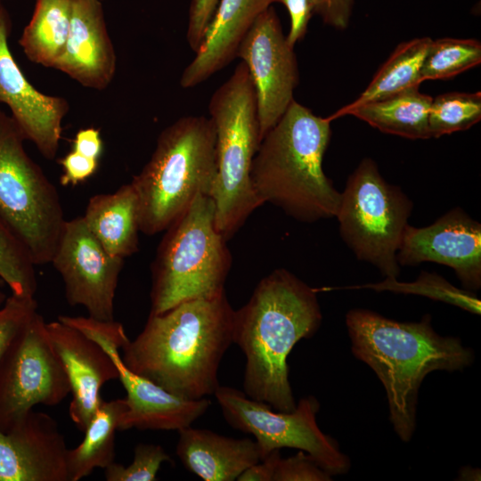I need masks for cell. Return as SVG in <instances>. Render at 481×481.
Here are the masks:
<instances>
[{"label": "cell", "mask_w": 481, "mask_h": 481, "mask_svg": "<svg viewBox=\"0 0 481 481\" xmlns=\"http://www.w3.org/2000/svg\"><path fill=\"white\" fill-rule=\"evenodd\" d=\"M126 410L125 398L102 400L98 409L83 431L81 443L67 452L69 481H78L95 469H105L114 461L115 433Z\"/></svg>", "instance_id": "24"}, {"label": "cell", "mask_w": 481, "mask_h": 481, "mask_svg": "<svg viewBox=\"0 0 481 481\" xmlns=\"http://www.w3.org/2000/svg\"><path fill=\"white\" fill-rule=\"evenodd\" d=\"M213 120L187 116L167 126L143 169L130 182L139 206L140 231H165L200 194L210 195L216 174Z\"/></svg>", "instance_id": "5"}, {"label": "cell", "mask_w": 481, "mask_h": 481, "mask_svg": "<svg viewBox=\"0 0 481 481\" xmlns=\"http://www.w3.org/2000/svg\"><path fill=\"white\" fill-rule=\"evenodd\" d=\"M25 140L0 108V217L36 265L50 264L66 219L55 186L28 155Z\"/></svg>", "instance_id": "8"}, {"label": "cell", "mask_w": 481, "mask_h": 481, "mask_svg": "<svg viewBox=\"0 0 481 481\" xmlns=\"http://www.w3.org/2000/svg\"><path fill=\"white\" fill-rule=\"evenodd\" d=\"M314 14L338 29H346L350 21L355 0H309Z\"/></svg>", "instance_id": "36"}, {"label": "cell", "mask_w": 481, "mask_h": 481, "mask_svg": "<svg viewBox=\"0 0 481 481\" xmlns=\"http://www.w3.org/2000/svg\"><path fill=\"white\" fill-rule=\"evenodd\" d=\"M330 122L291 102L253 159L250 179L262 205L269 202L306 223L336 216L341 192L322 169Z\"/></svg>", "instance_id": "4"}, {"label": "cell", "mask_w": 481, "mask_h": 481, "mask_svg": "<svg viewBox=\"0 0 481 481\" xmlns=\"http://www.w3.org/2000/svg\"><path fill=\"white\" fill-rule=\"evenodd\" d=\"M481 119V94L452 92L433 98L428 111L431 137L470 128Z\"/></svg>", "instance_id": "28"}, {"label": "cell", "mask_w": 481, "mask_h": 481, "mask_svg": "<svg viewBox=\"0 0 481 481\" xmlns=\"http://www.w3.org/2000/svg\"><path fill=\"white\" fill-rule=\"evenodd\" d=\"M99 159H91L74 151L67 153L60 159L62 175L60 178L61 185H77L90 178L97 171Z\"/></svg>", "instance_id": "35"}, {"label": "cell", "mask_w": 481, "mask_h": 481, "mask_svg": "<svg viewBox=\"0 0 481 481\" xmlns=\"http://www.w3.org/2000/svg\"><path fill=\"white\" fill-rule=\"evenodd\" d=\"M72 12V0H36L32 17L19 44L27 58L53 68L64 51Z\"/></svg>", "instance_id": "25"}, {"label": "cell", "mask_w": 481, "mask_h": 481, "mask_svg": "<svg viewBox=\"0 0 481 481\" xmlns=\"http://www.w3.org/2000/svg\"><path fill=\"white\" fill-rule=\"evenodd\" d=\"M35 298L11 294L0 306V363L17 333L37 311Z\"/></svg>", "instance_id": "32"}, {"label": "cell", "mask_w": 481, "mask_h": 481, "mask_svg": "<svg viewBox=\"0 0 481 481\" xmlns=\"http://www.w3.org/2000/svg\"><path fill=\"white\" fill-rule=\"evenodd\" d=\"M37 311L0 363V430L8 431L36 405L55 406L70 393L64 368Z\"/></svg>", "instance_id": "11"}, {"label": "cell", "mask_w": 481, "mask_h": 481, "mask_svg": "<svg viewBox=\"0 0 481 481\" xmlns=\"http://www.w3.org/2000/svg\"><path fill=\"white\" fill-rule=\"evenodd\" d=\"M350 288H371L376 290H391L400 293H414L444 301L467 311L479 314L480 300L471 294L453 287L444 278L435 273H422L414 282H398L396 279L387 278L383 282Z\"/></svg>", "instance_id": "30"}, {"label": "cell", "mask_w": 481, "mask_h": 481, "mask_svg": "<svg viewBox=\"0 0 481 481\" xmlns=\"http://www.w3.org/2000/svg\"><path fill=\"white\" fill-rule=\"evenodd\" d=\"M233 314L226 293L150 313L142 331L122 349L135 373L187 399L214 395L221 360L232 343Z\"/></svg>", "instance_id": "1"}, {"label": "cell", "mask_w": 481, "mask_h": 481, "mask_svg": "<svg viewBox=\"0 0 481 481\" xmlns=\"http://www.w3.org/2000/svg\"><path fill=\"white\" fill-rule=\"evenodd\" d=\"M315 289L286 269L264 277L246 305L234 310L232 343L246 363L244 393L279 412H292L295 399L287 357L322 322Z\"/></svg>", "instance_id": "2"}, {"label": "cell", "mask_w": 481, "mask_h": 481, "mask_svg": "<svg viewBox=\"0 0 481 481\" xmlns=\"http://www.w3.org/2000/svg\"><path fill=\"white\" fill-rule=\"evenodd\" d=\"M399 265L434 262L453 269L463 286L481 287V224L454 208L432 224L404 230L397 254Z\"/></svg>", "instance_id": "15"}, {"label": "cell", "mask_w": 481, "mask_h": 481, "mask_svg": "<svg viewBox=\"0 0 481 481\" xmlns=\"http://www.w3.org/2000/svg\"><path fill=\"white\" fill-rule=\"evenodd\" d=\"M101 1H102V0H101Z\"/></svg>", "instance_id": "41"}, {"label": "cell", "mask_w": 481, "mask_h": 481, "mask_svg": "<svg viewBox=\"0 0 481 481\" xmlns=\"http://www.w3.org/2000/svg\"><path fill=\"white\" fill-rule=\"evenodd\" d=\"M172 461L164 448L154 444H138L128 466L113 461L104 469L107 481H154L160 466Z\"/></svg>", "instance_id": "31"}, {"label": "cell", "mask_w": 481, "mask_h": 481, "mask_svg": "<svg viewBox=\"0 0 481 481\" xmlns=\"http://www.w3.org/2000/svg\"><path fill=\"white\" fill-rule=\"evenodd\" d=\"M275 0H219L200 50L183 70L180 85L193 87L228 65L256 19Z\"/></svg>", "instance_id": "20"}, {"label": "cell", "mask_w": 481, "mask_h": 481, "mask_svg": "<svg viewBox=\"0 0 481 481\" xmlns=\"http://www.w3.org/2000/svg\"><path fill=\"white\" fill-rule=\"evenodd\" d=\"M355 356L382 382L390 420L398 436L409 442L416 426L419 388L434 371H460L473 362L471 349L453 337H443L426 314L418 322H401L366 309L346 316Z\"/></svg>", "instance_id": "3"}, {"label": "cell", "mask_w": 481, "mask_h": 481, "mask_svg": "<svg viewBox=\"0 0 481 481\" xmlns=\"http://www.w3.org/2000/svg\"><path fill=\"white\" fill-rule=\"evenodd\" d=\"M60 273L67 302L88 316L114 320V299L124 259L108 253L82 216L66 220L51 260Z\"/></svg>", "instance_id": "13"}, {"label": "cell", "mask_w": 481, "mask_h": 481, "mask_svg": "<svg viewBox=\"0 0 481 481\" xmlns=\"http://www.w3.org/2000/svg\"><path fill=\"white\" fill-rule=\"evenodd\" d=\"M431 42L430 37H420L400 44L366 89L355 101L346 106H357L419 86L422 83L421 65Z\"/></svg>", "instance_id": "26"}, {"label": "cell", "mask_w": 481, "mask_h": 481, "mask_svg": "<svg viewBox=\"0 0 481 481\" xmlns=\"http://www.w3.org/2000/svg\"><path fill=\"white\" fill-rule=\"evenodd\" d=\"M45 326L69 382V417L83 432L102 400L101 388L118 379V369L107 351L77 328L58 319Z\"/></svg>", "instance_id": "18"}, {"label": "cell", "mask_w": 481, "mask_h": 481, "mask_svg": "<svg viewBox=\"0 0 481 481\" xmlns=\"http://www.w3.org/2000/svg\"><path fill=\"white\" fill-rule=\"evenodd\" d=\"M433 98L414 86L354 107L344 106L328 117L352 115L379 131L408 139H428V111Z\"/></svg>", "instance_id": "23"}, {"label": "cell", "mask_w": 481, "mask_h": 481, "mask_svg": "<svg viewBox=\"0 0 481 481\" xmlns=\"http://www.w3.org/2000/svg\"><path fill=\"white\" fill-rule=\"evenodd\" d=\"M178 433L177 457L186 469L205 481L237 480L261 460L257 442L249 438H232L191 426Z\"/></svg>", "instance_id": "21"}, {"label": "cell", "mask_w": 481, "mask_h": 481, "mask_svg": "<svg viewBox=\"0 0 481 481\" xmlns=\"http://www.w3.org/2000/svg\"><path fill=\"white\" fill-rule=\"evenodd\" d=\"M214 395L227 423L256 438L261 460L288 447L306 452L330 476L348 470V458L316 423L320 405L315 397L302 398L292 412H279L231 387L219 386Z\"/></svg>", "instance_id": "10"}, {"label": "cell", "mask_w": 481, "mask_h": 481, "mask_svg": "<svg viewBox=\"0 0 481 481\" xmlns=\"http://www.w3.org/2000/svg\"><path fill=\"white\" fill-rule=\"evenodd\" d=\"M481 62V44L475 39L439 38L431 42L420 69V80L446 79Z\"/></svg>", "instance_id": "27"}, {"label": "cell", "mask_w": 481, "mask_h": 481, "mask_svg": "<svg viewBox=\"0 0 481 481\" xmlns=\"http://www.w3.org/2000/svg\"><path fill=\"white\" fill-rule=\"evenodd\" d=\"M165 232L151 266V313L224 293L232 257L212 198L199 195Z\"/></svg>", "instance_id": "7"}, {"label": "cell", "mask_w": 481, "mask_h": 481, "mask_svg": "<svg viewBox=\"0 0 481 481\" xmlns=\"http://www.w3.org/2000/svg\"><path fill=\"white\" fill-rule=\"evenodd\" d=\"M218 3L219 0H192L191 2L186 37L190 48L195 53L200 48Z\"/></svg>", "instance_id": "34"}, {"label": "cell", "mask_w": 481, "mask_h": 481, "mask_svg": "<svg viewBox=\"0 0 481 481\" xmlns=\"http://www.w3.org/2000/svg\"><path fill=\"white\" fill-rule=\"evenodd\" d=\"M275 3L282 4L288 10L290 19V28L286 36L288 44L294 47L307 31L309 20L313 11L309 0H275Z\"/></svg>", "instance_id": "37"}, {"label": "cell", "mask_w": 481, "mask_h": 481, "mask_svg": "<svg viewBox=\"0 0 481 481\" xmlns=\"http://www.w3.org/2000/svg\"><path fill=\"white\" fill-rule=\"evenodd\" d=\"M72 148L79 154L99 159L103 148L100 131L94 127L80 129L74 137Z\"/></svg>", "instance_id": "38"}, {"label": "cell", "mask_w": 481, "mask_h": 481, "mask_svg": "<svg viewBox=\"0 0 481 481\" xmlns=\"http://www.w3.org/2000/svg\"><path fill=\"white\" fill-rule=\"evenodd\" d=\"M35 264L25 247L0 217V278L11 294L33 298L37 290Z\"/></svg>", "instance_id": "29"}, {"label": "cell", "mask_w": 481, "mask_h": 481, "mask_svg": "<svg viewBox=\"0 0 481 481\" xmlns=\"http://www.w3.org/2000/svg\"><path fill=\"white\" fill-rule=\"evenodd\" d=\"M330 475L324 471L305 452L295 456L278 459L273 481H326Z\"/></svg>", "instance_id": "33"}, {"label": "cell", "mask_w": 481, "mask_h": 481, "mask_svg": "<svg viewBox=\"0 0 481 481\" xmlns=\"http://www.w3.org/2000/svg\"><path fill=\"white\" fill-rule=\"evenodd\" d=\"M236 57L250 73L256 91L260 140L291 103L298 83L296 56L282 33L273 6L254 21L240 42Z\"/></svg>", "instance_id": "14"}, {"label": "cell", "mask_w": 481, "mask_h": 481, "mask_svg": "<svg viewBox=\"0 0 481 481\" xmlns=\"http://www.w3.org/2000/svg\"><path fill=\"white\" fill-rule=\"evenodd\" d=\"M11 29L10 15L0 0V103L9 108L26 140L32 142L43 157L53 159L69 103L62 97L43 94L29 82L11 52Z\"/></svg>", "instance_id": "16"}, {"label": "cell", "mask_w": 481, "mask_h": 481, "mask_svg": "<svg viewBox=\"0 0 481 481\" xmlns=\"http://www.w3.org/2000/svg\"><path fill=\"white\" fill-rule=\"evenodd\" d=\"M413 204L387 183L371 159H363L348 176L336 215L340 236L362 261L396 279V254Z\"/></svg>", "instance_id": "9"}, {"label": "cell", "mask_w": 481, "mask_h": 481, "mask_svg": "<svg viewBox=\"0 0 481 481\" xmlns=\"http://www.w3.org/2000/svg\"><path fill=\"white\" fill-rule=\"evenodd\" d=\"M67 452L56 420L32 409L0 430V481H69Z\"/></svg>", "instance_id": "17"}, {"label": "cell", "mask_w": 481, "mask_h": 481, "mask_svg": "<svg viewBox=\"0 0 481 481\" xmlns=\"http://www.w3.org/2000/svg\"><path fill=\"white\" fill-rule=\"evenodd\" d=\"M117 58L101 0H72L70 28L63 53L53 69L85 87L103 90L112 81Z\"/></svg>", "instance_id": "19"}, {"label": "cell", "mask_w": 481, "mask_h": 481, "mask_svg": "<svg viewBox=\"0 0 481 481\" xmlns=\"http://www.w3.org/2000/svg\"><path fill=\"white\" fill-rule=\"evenodd\" d=\"M280 450L271 452L263 460L249 466L237 478L238 481H273Z\"/></svg>", "instance_id": "39"}, {"label": "cell", "mask_w": 481, "mask_h": 481, "mask_svg": "<svg viewBox=\"0 0 481 481\" xmlns=\"http://www.w3.org/2000/svg\"><path fill=\"white\" fill-rule=\"evenodd\" d=\"M208 112L216 133V174L209 196L216 227L228 240L262 205L250 179L261 140L256 91L244 61L215 91Z\"/></svg>", "instance_id": "6"}, {"label": "cell", "mask_w": 481, "mask_h": 481, "mask_svg": "<svg viewBox=\"0 0 481 481\" xmlns=\"http://www.w3.org/2000/svg\"><path fill=\"white\" fill-rule=\"evenodd\" d=\"M4 281L0 278V306L4 303L5 299L7 298V296L4 291Z\"/></svg>", "instance_id": "40"}, {"label": "cell", "mask_w": 481, "mask_h": 481, "mask_svg": "<svg viewBox=\"0 0 481 481\" xmlns=\"http://www.w3.org/2000/svg\"><path fill=\"white\" fill-rule=\"evenodd\" d=\"M66 322L99 343L111 356L126 396L118 430H181L190 427L209 408L208 398L187 399L173 394L131 371L119 350L129 339L120 322L89 316H68Z\"/></svg>", "instance_id": "12"}, {"label": "cell", "mask_w": 481, "mask_h": 481, "mask_svg": "<svg viewBox=\"0 0 481 481\" xmlns=\"http://www.w3.org/2000/svg\"><path fill=\"white\" fill-rule=\"evenodd\" d=\"M92 234L110 255L126 258L138 250L139 206L131 183L90 198L82 216Z\"/></svg>", "instance_id": "22"}]
</instances>
